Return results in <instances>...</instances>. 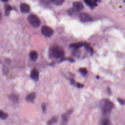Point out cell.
<instances>
[{
  "mask_svg": "<svg viewBox=\"0 0 125 125\" xmlns=\"http://www.w3.org/2000/svg\"><path fill=\"white\" fill-rule=\"evenodd\" d=\"M99 106L104 115L109 114L114 107L113 103L108 99H104L100 101Z\"/></svg>",
  "mask_w": 125,
  "mask_h": 125,
  "instance_id": "cell-1",
  "label": "cell"
},
{
  "mask_svg": "<svg viewBox=\"0 0 125 125\" xmlns=\"http://www.w3.org/2000/svg\"><path fill=\"white\" fill-rule=\"evenodd\" d=\"M51 53L55 58H60L63 56L64 52L62 47L60 46H54L51 48Z\"/></svg>",
  "mask_w": 125,
  "mask_h": 125,
  "instance_id": "cell-2",
  "label": "cell"
},
{
  "mask_svg": "<svg viewBox=\"0 0 125 125\" xmlns=\"http://www.w3.org/2000/svg\"><path fill=\"white\" fill-rule=\"evenodd\" d=\"M28 21L31 26L35 28L39 26L41 21L39 18L34 14H31L28 17Z\"/></svg>",
  "mask_w": 125,
  "mask_h": 125,
  "instance_id": "cell-3",
  "label": "cell"
},
{
  "mask_svg": "<svg viewBox=\"0 0 125 125\" xmlns=\"http://www.w3.org/2000/svg\"><path fill=\"white\" fill-rule=\"evenodd\" d=\"M74 111L73 108H70L67 110L65 113H64L62 115V119L61 122V125H66L68 120L70 116L73 113Z\"/></svg>",
  "mask_w": 125,
  "mask_h": 125,
  "instance_id": "cell-4",
  "label": "cell"
},
{
  "mask_svg": "<svg viewBox=\"0 0 125 125\" xmlns=\"http://www.w3.org/2000/svg\"><path fill=\"white\" fill-rule=\"evenodd\" d=\"M41 31L42 34L45 37H50L53 34V30L50 27L47 26H43L42 27Z\"/></svg>",
  "mask_w": 125,
  "mask_h": 125,
  "instance_id": "cell-5",
  "label": "cell"
},
{
  "mask_svg": "<svg viewBox=\"0 0 125 125\" xmlns=\"http://www.w3.org/2000/svg\"><path fill=\"white\" fill-rule=\"evenodd\" d=\"M79 18L82 22H88L92 21V17L86 13H82L79 15Z\"/></svg>",
  "mask_w": 125,
  "mask_h": 125,
  "instance_id": "cell-6",
  "label": "cell"
},
{
  "mask_svg": "<svg viewBox=\"0 0 125 125\" xmlns=\"http://www.w3.org/2000/svg\"><path fill=\"white\" fill-rule=\"evenodd\" d=\"M36 93L35 92H32L27 95L25 98V100L27 102L33 103L36 99Z\"/></svg>",
  "mask_w": 125,
  "mask_h": 125,
  "instance_id": "cell-7",
  "label": "cell"
},
{
  "mask_svg": "<svg viewBox=\"0 0 125 125\" xmlns=\"http://www.w3.org/2000/svg\"><path fill=\"white\" fill-rule=\"evenodd\" d=\"M20 9L22 12L27 13L29 12L30 8L28 4L25 3H22L20 5Z\"/></svg>",
  "mask_w": 125,
  "mask_h": 125,
  "instance_id": "cell-8",
  "label": "cell"
},
{
  "mask_svg": "<svg viewBox=\"0 0 125 125\" xmlns=\"http://www.w3.org/2000/svg\"><path fill=\"white\" fill-rule=\"evenodd\" d=\"M30 76L31 78L34 81L38 80L39 76L38 71L36 69H33L31 72Z\"/></svg>",
  "mask_w": 125,
  "mask_h": 125,
  "instance_id": "cell-9",
  "label": "cell"
},
{
  "mask_svg": "<svg viewBox=\"0 0 125 125\" xmlns=\"http://www.w3.org/2000/svg\"><path fill=\"white\" fill-rule=\"evenodd\" d=\"M73 9L76 11H80L83 8V5L81 2H75L73 3Z\"/></svg>",
  "mask_w": 125,
  "mask_h": 125,
  "instance_id": "cell-10",
  "label": "cell"
},
{
  "mask_svg": "<svg viewBox=\"0 0 125 125\" xmlns=\"http://www.w3.org/2000/svg\"><path fill=\"white\" fill-rule=\"evenodd\" d=\"M99 125H112V124L109 119L105 117L101 119Z\"/></svg>",
  "mask_w": 125,
  "mask_h": 125,
  "instance_id": "cell-11",
  "label": "cell"
},
{
  "mask_svg": "<svg viewBox=\"0 0 125 125\" xmlns=\"http://www.w3.org/2000/svg\"><path fill=\"white\" fill-rule=\"evenodd\" d=\"M58 119V116H54L52 117L51 118H50L49 120H48L46 124L47 125H53L57 122Z\"/></svg>",
  "mask_w": 125,
  "mask_h": 125,
  "instance_id": "cell-12",
  "label": "cell"
},
{
  "mask_svg": "<svg viewBox=\"0 0 125 125\" xmlns=\"http://www.w3.org/2000/svg\"><path fill=\"white\" fill-rule=\"evenodd\" d=\"M29 57L32 60L36 61L38 57V54L37 52L36 51H31L29 54Z\"/></svg>",
  "mask_w": 125,
  "mask_h": 125,
  "instance_id": "cell-13",
  "label": "cell"
},
{
  "mask_svg": "<svg viewBox=\"0 0 125 125\" xmlns=\"http://www.w3.org/2000/svg\"><path fill=\"white\" fill-rule=\"evenodd\" d=\"M12 10V7L11 5L9 4H6L5 5V9H4V12H5V14L6 16H8L9 14H10V12H11Z\"/></svg>",
  "mask_w": 125,
  "mask_h": 125,
  "instance_id": "cell-14",
  "label": "cell"
},
{
  "mask_svg": "<svg viewBox=\"0 0 125 125\" xmlns=\"http://www.w3.org/2000/svg\"><path fill=\"white\" fill-rule=\"evenodd\" d=\"M9 98L14 102H17L18 101V97L15 94H11L9 96Z\"/></svg>",
  "mask_w": 125,
  "mask_h": 125,
  "instance_id": "cell-15",
  "label": "cell"
},
{
  "mask_svg": "<svg viewBox=\"0 0 125 125\" xmlns=\"http://www.w3.org/2000/svg\"><path fill=\"white\" fill-rule=\"evenodd\" d=\"M83 45V42H78V43L71 44L70 45V46L74 47L75 48H80V47H82Z\"/></svg>",
  "mask_w": 125,
  "mask_h": 125,
  "instance_id": "cell-16",
  "label": "cell"
},
{
  "mask_svg": "<svg viewBox=\"0 0 125 125\" xmlns=\"http://www.w3.org/2000/svg\"><path fill=\"white\" fill-rule=\"evenodd\" d=\"M7 117H8L7 113L0 110V119L4 120V119H6L7 118Z\"/></svg>",
  "mask_w": 125,
  "mask_h": 125,
  "instance_id": "cell-17",
  "label": "cell"
},
{
  "mask_svg": "<svg viewBox=\"0 0 125 125\" xmlns=\"http://www.w3.org/2000/svg\"><path fill=\"white\" fill-rule=\"evenodd\" d=\"M52 1L57 5H61L63 2L64 0H51Z\"/></svg>",
  "mask_w": 125,
  "mask_h": 125,
  "instance_id": "cell-18",
  "label": "cell"
},
{
  "mask_svg": "<svg viewBox=\"0 0 125 125\" xmlns=\"http://www.w3.org/2000/svg\"><path fill=\"white\" fill-rule=\"evenodd\" d=\"M41 107H42V112L44 113H45L46 112V104L45 103H42V105H41Z\"/></svg>",
  "mask_w": 125,
  "mask_h": 125,
  "instance_id": "cell-19",
  "label": "cell"
},
{
  "mask_svg": "<svg viewBox=\"0 0 125 125\" xmlns=\"http://www.w3.org/2000/svg\"><path fill=\"white\" fill-rule=\"evenodd\" d=\"M85 3L89 6H93L94 5V3L93 0H83Z\"/></svg>",
  "mask_w": 125,
  "mask_h": 125,
  "instance_id": "cell-20",
  "label": "cell"
},
{
  "mask_svg": "<svg viewBox=\"0 0 125 125\" xmlns=\"http://www.w3.org/2000/svg\"><path fill=\"white\" fill-rule=\"evenodd\" d=\"M79 71L83 75H85L87 73V71L85 68H81L79 70Z\"/></svg>",
  "mask_w": 125,
  "mask_h": 125,
  "instance_id": "cell-21",
  "label": "cell"
},
{
  "mask_svg": "<svg viewBox=\"0 0 125 125\" xmlns=\"http://www.w3.org/2000/svg\"><path fill=\"white\" fill-rule=\"evenodd\" d=\"M117 100L118 101V102L122 105L124 104H125V100L122 98H117Z\"/></svg>",
  "mask_w": 125,
  "mask_h": 125,
  "instance_id": "cell-22",
  "label": "cell"
},
{
  "mask_svg": "<svg viewBox=\"0 0 125 125\" xmlns=\"http://www.w3.org/2000/svg\"><path fill=\"white\" fill-rule=\"evenodd\" d=\"M107 91H108V93L109 94H110L111 92H110V88H109L108 87L107 88Z\"/></svg>",
  "mask_w": 125,
  "mask_h": 125,
  "instance_id": "cell-23",
  "label": "cell"
},
{
  "mask_svg": "<svg viewBox=\"0 0 125 125\" xmlns=\"http://www.w3.org/2000/svg\"><path fill=\"white\" fill-rule=\"evenodd\" d=\"M1 1H3V2H7V1H8L9 0H0Z\"/></svg>",
  "mask_w": 125,
  "mask_h": 125,
  "instance_id": "cell-24",
  "label": "cell"
},
{
  "mask_svg": "<svg viewBox=\"0 0 125 125\" xmlns=\"http://www.w3.org/2000/svg\"><path fill=\"white\" fill-rule=\"evenodd\" d=\"M1 19V13L0 12V21Z\"/></svg>",
  "mask_w": 125,
  "mask_h": 125,
  "instance_id": "cell-25",
  "label": "cell"
}]
</instances>
